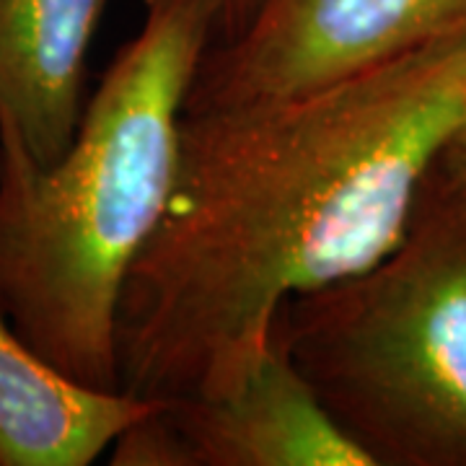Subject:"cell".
Returning a JSON list of instances; mask_svg holds the SVG:
<instances>
[{
	"instance_id": "obj_1",
	"label": "cell",
	"mask_w": 466,
	"mask_h": 466,
	"mask_svg": "<svg viewBox=\"0 0 466 466\" xmlns=\"http://www.w3.org/2000/svg\"><path fill=\"white\" fill-rule=\"evenodd\" d=\"M464 116L466 34L296 96L184 109L167 210L119 299V391H236L285 300L397 247Z\"/></svg>"
},
{
	"instance_id": "obj_6",
	"label": "cell",
	"mask_w": 466,
	"mask_h": 466,
	"mask_svg": "<svg viewBox=\"0 0 466 466\" xmlns=\"http://www.w3.org/2000/svg\"><path fill=\"white\" fill-rule=\"evenodd\" d=\"M112 0H0V143L57 164L86 109L88 50Z\"/></svg>"
},
{
	"instance_id": "obj_8",
	"label": "cell",
	"mask_w": 466,
	"mask_h": 466,
	"mask_svg": "<svg viewBox=\"0 0 466 466\" xmlns=\"http://www.w3.org/2000/svg\"><path fill=\"white\" fill-rule=\"evenodd\" d=\"M115 466H189V453L161 410V401L112 443Z\"/></svg>"
},
{
	"instance_id": "obj_2",
	"label": "cell",
	"mask_w": 466,
	"mask_h": 466,
	"mask_svg": "<svg viewBox=\"0 0 466 466\" xmlns=\"http://www.w3.org/2000/svg\"><path fill=\"white\" fill-rule=\"evenodd\" d=\"M213 42L216 0H146L57 164L0 143V309L91 389L119 391V299L167 210L184 104Z\"/></svg>"
},
{
	"instance_id": "obj_7",
	"label": "cell",
	"mask_w": 466,
	"mask_h": 466,
	"mask_svg": "<svg viewBox=\"0 0 466 466\" xmlns=\"http://www.w3.org/2000/svg\"><path fill=\"white\" fill-rule=\"evenodd\" d=\"M156 401L66 376L0 309V466H88Z\"/></svg>"
},
{
	"instance_id": "obj_10",
	"label": "cell",
	"mask_w": 466,
	"mask_h": 466,
	"mask_svg": "<svg viewBox=\"0 0 466 466\" xmlns=\"http://www.w3.org/2000/svg\"><path fill=\"white\" fill-rule=\"evenodd\" d=\"M433 167L466 189V116L456 127V133L446 140V146L441 148Z\"/></svg>"
},
{
	"instance_id": "obj_3",
	"label": "cell",
	"mask_w": 466,
	"mask_h": 466,
	"mask_svg": "<svg viewBox=\"0 0 466 466\" xmlns=\"http://www.w3.org/2000/svg\"><path fill=\"white\" fill-rule=\"evenodd\" d=\"M293 363L370 466H466V189L428 168L376 265L285 300Z\"/></svg>"
},
{
	"instance_id": "obj_4",
	"label": "cell",
	"mask_w": 466,
	"mask_h": 466,
	"mask_svg": "<svg viewBox=\"0 0 466 466\" xmlns=\"http://www.w3.org/2000/svg\"><path fill=\"white\" fill-rule=\"evenodd\" d=\"M466 34V0H267L205 52L184 109L285 99Z\"/></svg>"
},
{
	"instance_id": "obj_5",
	"label": "cell",
	"mask_w": 466,
	"mask_h": 466,
	"mask_svg": "<svg viewBox=\"0 0 466 466\" xmlns=\"http://www.w3.org/2000/svg\"><path fill=\"white\" fill-rule=\"evenodd\" d=\"M189 466H370L321 407L275 319L265 355L236 391L161 401Z\"/></svg>"
},
{
	"instance_id": "obj_9",
	"label": "cell",
	"mask_w": 466,
	"mask_h": 466,
	"mask_svg": "<svg viewBox=\"0 0 466 466\" xmlns=\"http://www.w3.org/2000/svg\"><path fill=\"white\" fill-rule=\"evenodd\" d=\"M267 0H216V45H231L254 24Z\"/></svg>"
}]
</instances>
